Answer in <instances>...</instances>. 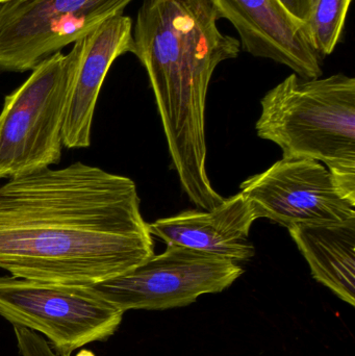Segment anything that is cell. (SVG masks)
<instances>
[{"label":"cell","mask_w":355,"mask_h":356,"mask_svg":"<svg viewBox=\"0 0 355 356\" xmlns=\"http://www.w3.org/2000/svg\"><path fill=\"white\" fill-rule=\"evenodd\" d=\"M244 273L239 264L204 251L167 245L126 273L91 286L122 312L187 307L200 296L226 290Z\"/></svg>","instance_id":"cell-6"},{"label":"cell","mask_w":355,"mask_h":356,"mask_svg":"<svg viewBox=\"0 0 355 356\" xmlns=\"http://www.w3.org/2000/svg\"><path fill=\"white\" fill-rule=\"evenodd\" d=\"M258 220L249 199L238 193L210 211H187L148 223L152 236L231 259L247 261L256 254L250 242L252 224Z\"/></svg>","instance_id":"cell-11"},{"label":"cell","mask_w":355,"mask_h":356,"mask_svg":"<svg viewBox=\"0 0 355 356\" xmlns=\"http://www.w3.org/2000/svg\"><path fill=\"white\" fill-rule=\"evenodd\" d=\"M219 19L231 21L246 51L285 65L304 79L322 75L321 56L311 47L302 22L279 0H210Z\"/></svg>","instance_id":"cell-10"},{"label":"cell","mask_w":355,"mask_h":356,"mask_svg":"<svg viewBox=\"0 0 355 356\" xmlns=\"http://www.w3.org/2000/svg\"><path fill=\"white\" fill-rule=\"evenodd\" d=\"M352 0H313L304 21L311 47L322 58L339 43Z\"/></svg>","instance_id":"cell-13"},{"label":"cell","mask_w":355,"mask_h":356,"mask_svg":"<svg viewBox=\"0 0 355 356\" xmlns=\"http://www.w3.org/2000/svg\"><path fill=\"white\" fill-rule=\"evenodd\" d=\"M133 20L117 15L75 42L74 64L67 100L63 143L89 147L98 96L113 63L133 49Z\"/></svg>","instance_id":"cell-9"},{"label":"cell","mask_w":355,"mask_h":356,"mask_svg":"<svg viewBox=\"0 0 355 356\" xmlns=\"http://www.w3.org/2000/svg\"><path fill=\"white\" fill-rule=\"evenodd\" d=\"M14 334L21 356H62L56 353L47 340L37 332L14 326Z\"/></svg>","instance_id":"cell-14"},{"label":"cell","mask_w":355,"mask_h":356,"mask_svg":"<svg viewBox=\"0 0 355 356\" xmlns=\"http://www.w3.org/2000/svg\"><path fill=\"white\" fill-rule=\"evenodd\" d=\"M313 277L344 302L355 305V218L341 223L288 227Z\"/></svg>","instance_id":"cell-12"},{"label":"cell","mask_w":355,"mask_h":356,"mask_svg":"<svg viewBox=\"0 0 355 356\" xmlns=\"http://www.w3.org/2000/svg\"><path fill=\"white\" fill-rule=\"evenodd\" d=\"M256 217L285 227L295 224L341 223L355 218V202L338 188L321 163L306 158L277 161L240 186Z\"/></svg>","instance_id":"cell-8"},{"label":"cell","mask_w":355,"mask_h":356,"mask_svg":"<svg viewBox=\"0 0 355 356\" xmlns=\"http://www.w3.org/2000/svg\"><path fill=\"white\" fill-rule=\"evenodd\" d=\"M124 312L90 286L0 276V316L13 326L45 337L62 356L108 340L118 330Z\"/></svg>","instance_id":"cell-5"},{"label":"cell","mask_w":355,"mask_h":356,"mask_svg":"<svg viewBox=\"0 0 355 356\" xmlns=\"http://www.w3.org/2000/svg\"><path fill=\"white\" fill-rule=\"evenodd\" d=\"M313 0H279L283 8L304 24Z\"/></svg>","instance_id":"cell-15"},{"label":"cell","mask_w":355,"mask_h":356,"mask_svg":"<svg viewBox=\"0 0 355 356\" xmlns=\"http://www.w3.org/2000/svg\"><path fill=\"white\" fill-rule=\"evenodd\" d=\"M261 139L286 158L327 167L342 193L355 202V79L344 74L304 79L291 74L261 100Z\"/></svg>","instance_id":"cell-3"},{"label":"cell","mask_w":355,"mask_h":356,"mask_svg":"<svg viewBox=\"0 0 355 356\" xmlns=\"http://www.w3.org/2000/svg\"><path fill=\"white\" fill-rule=\"evenodd\" d=\"M8 1V0H0V3H2V2Z\"/></svg>","instance_id":"cell-16"},{"label":"cell","mask_w":355,"mask_h":356,"mask_svg":"<svg viewBox=\"0 0 355 356\" xmlns=\"http://www.w3.org/2000/svg\"><path fill=\"white\" fill-rule=\"evenodd\" d=\"M75 47L56 52L4 98L0 112V179L58 164Z\"/></svg>","instance_id":"cell-4"},{"label":"cell","mask_w":355,"mask_h":356,"mask_svg":"<svg viewBox=\"0 0 355 356\" xmlns=\"http://www.w3.org/2000/svg\"><path fill=\"white\" fill-rule=\"evenodd\" d=\"M133 0H8L0 3V72H26L123 14Z\"/></svg>","instance_id":"cell-7"},{"label":"cell","mask_w":355,"mask_h":356,"mask_svg":"<svg viewBox=\"0 0 355 356\" xmlns=\"http://www.w3.org/2000/svg\"><path fill=\"white\" fill-rule=\"evenodd\" d=\"M218 20L210 0H144L133 27V54L149 77L175 170L204 211L224 200L206 171L208 86L218 65L240 52Z\"/></svg>","instance_id":"cell-2"},{"label":"cell","mask_w":355,"mask_h":356,"mask_svg":"<svg viewBox=\"0 0 355 356\" xmlns=\"http://www.w3.org/2000/svg\"><path fill=\"white\" fill-rule=\"evenodd\" d=\"M135 181L76 162L0 186V269L15 277L93 286L154 254Z\"/></svg>","instance_id":"cell-1"}]
</instances>
